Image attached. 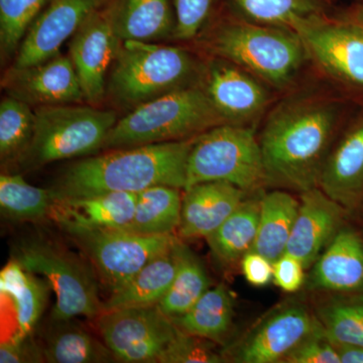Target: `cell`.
Returning a JSON list of instances; mask_svg holds the SVG:
<instances>
[{
  "label": "cell",
  "mask_w": 363,
  "mask_h": 363,
  "mask_svg": "<svg viewBox=\"0 0 363 363\" xmlns=\"http://www.w3.org/2000/svg\"><path fill=\"white\" fill-rule=\"evenodd\" d=\"M338 121V105L328 100L279 107L259 140L267 184L301 193L318 187Z\"/></svg>",
  "instance_id": "6da1fadb"
},
{
  "label": "cell",
  "mask_w": 363,
  "mask_h": 363,
  "mask_svg": "<svg viewBox=\"0 0 363 363\" xmlns=\"http://www.w3.org/2000/svg\"><path fill=\"white\" fill-rule=\"evenodd\" d=\"M195 138L123 147L86 157L64 172L51 189L52 194L57 200L106 192L138 193L159 185L184 190Z\"/></svg>",
  "instance_id": "7a4b0ae2"
},
{
  "label": "cell",
  "mask_w": 363,
  "mask_h": 363,
  "mask_svg": "<svg viewBox=\"0 0 363 363\" xmlns=\"http://www.w3.org/2000/svg\"><path fill=\"white\" fill-rule=\"evenodd\" d=\"M226 124L206 92L180 88L135 107L109 131L102 149L188 140Z\"/></svg>",
  "instance_id": "3957f363"
},
{
  "label": "cell",
  "mask_w": 363,
  "mask_h": 363,
  "mask_svg": "<svg viewBox=\"0 0 363 363\" xmlns=\"http://www.w3.org/2000/svg\"><path fill=\"white\" fill-rule=\"evenodd\" d=\"M13 259L26 271L49 281L56 295L50 319H96L104 312L100 281L85 255L81 257L55 241L33 238L14 245Z\"/></svg>",
  "instance_id": "277c9868"
},
{
  "label": "cell",
  "mask_w": 363,
  "mask_h": 363,
  "mask_svg": "<svg viewBox=\"0 0 363 363\" xmlns=\"http://www.w3.org/2000/svg\"><path fill=\"white\" fill-rule=\"evenodd\" d=\"M221 181L255 193L267 184L259 140L240 124H221L196 136L187 162L185 189Z\"/></svg>",
  "instance_id": "5b68a950"
},
{
  "label": "cell",
  "mask_w": 363,
  "mask_h": 363,
  "mask_svg": "<svg viewBox=\"0 0 363 363\" xmlns=\"http://www.w3.org/2000/svg\"><path fill=\"white\" fill-rule=\"evenodd\" d=\"M35 113L32 143L18 162L26 169L93 154L117 121L113 111L74 104L40 106Z\"/></svg>",
  "instance_id": "8992f818"
},
{
  "label": "cell",
  "mask_w": 363,
  "mask_h": 363,
  "mask_svg": "<svg viewBox=\"0 0 363 363\" xmlns=\"http://www.w3.org/2000/svg\"><path fill=\"white\" fill-rule=\"evenodd\" d=\"M112 66V97L135 108L183 88L194 69L184 50L143 40H123Z\"/></svg>",
  "instance_id": "52a82bcc"
},
{
  "label": "cell",
  "mask_w": 363,
  "mask_h": 363,
  "mask_svg": "<svg viewBox=\"0 0 363 363\" xmlns=\"http://www.w3.org/2000/svg\"><path fill=\"white\" fill-rule=\"evenodd\" d=\"M58 224L89 260L100 283L111 294L128 285L150 260L172 250L179 240L175 234L143 235L125 229Z\"/></svg>",
  "instance_id": "ba28073f"
},
{
  "label": "cell",
  "mask_w": 363,
  "mask_h": 363,
  "mask_svg": "<svg viewBox=\"0 0 363 363\" xmlns=\"http://www.w3.org/2000/svg\"><path fill=\"white\" fill-rule=\"evenodd\" d=\"M211 47L215 54L279 87L292 80L306 51L294 30L247 23L223 26L214 35Z\"/></svg>",
  "instance_id": "9c48e42d"
},
{
  "label": "cell",
  "mask_w": 363,
  "mask_h": 363,
  "mask_svg": "<svg viewBox=\"0 0 363 363\" xmlns=\"http://www.w3.org/2000/svg\"><path fill=\"white\" fill-rule=\"evenodd\" d=\"M96 326L117 362L126 363L159 362L179 332L159 306L104 311L96 318Z\"/></svg>",
  "instance_id": "30bf717a"
},
{
  "label": "cell",
  "mask_w": 363,
  "mask_h": 363,
  "mask_svg": "<svg viewBox=\"0 0 363 363\" xmlns=\"http://www.w3.org/2000/svg\"><path fill=\"white\" fill-rule=\"evenodd\" d=\"M320 326L307 306L298 301L288 302L266 315L238 343L222 352V357L225 362L285 363Z\"/></svg>",
  "instance_id": "8fae6325"
},
{
  "label": "cell",
  "mask_w": 363,
  "mask_h": 363,
  "mask_svg": "<svg viewBox=\"0 0 363 363\" xmlns=\"http://www.w3.org/2000/svg\"><path fill=\"white\" fill-rule=\"evenodd\" d=\"M291 28L306 51L336 77L363 86V32L351 26L327 23L317 14L301 18Z\"/></svg>",
  "instance_id": "7c38bea8"
},
{
  "label": "cell",
  "mask_w": 363,
  "mask_h": 363,
  "mask_svg": "<svg viewBox=\"0 0 363 363\" xmlns=\"http://www.w3.org/2000/svg\"><path fill=\"white\" fill-rule=\"evenodd\" d=\"M121 42L109 11L101 9L91 14L72 38L69 57L86 101L97 104L104 97L107 72L116 61Z\"/></svg>",
  "instance_id": "4fadbf2b"
},
{
  "label": "cell",
  "mask_w": 363,
  "mask_h": 363,
  "mask_svg": "<svg viewBox=\"0 0 363 363\" xmlns=\"http://www.w3.org/2000/svg\"><path fill=\"white\" fill-rule=\"evenodd\" d=\"M105 0H51L30 26L16 52L13 69L43 63L59 55L60 48Z\"/></svg>",
  "instance_id": "5bb4252c"
},
{
  "label": "cell",
  "mask_w": 363,
  "mask_h": 363,
  "mask_svg": "<svg viewBox=\"0 0 363 363\" xmlns=\"http://www.w3.org/2000/svg\"><path fill=\"white\" fill-rule=\"evenodd\" d=\"M4 83L9 96L28 105L75 104L84 99L73 62L63 55L26 68H11Z\"/></svg>",
  "instance_id": "9a60e30c"
},
{
  "label": "cell",
  "mask_w": 363,
  "mask_h": 363,
  "mask_svg": "<svg viewBox=\"0 0 363 363\" xmlns=\"http://www.w3.org/2000/svg\"><path fill=\"white\" fill-rule=\"evenodd\" d=\"M345 207L321 188L301 193L300 207L286 252L309 269L343 226Z\"/></svg>",
  "instance_id": "2e32d148"
},
{
  "label": "cell",
  "mask_w": 363,
  "mask_h": 363,
  "mask_svg": "<svg viewBox=\"0 0 363 363\" xmlns=\"http://www.w3.org/2000/svg\"><path fill=\"white\" fill-rule=\"evenodd\" d=\"M307 281L311 291L347 294L363 291V238L341 227L313 264Z\"/></svg>",
  "instance_id": "e0dca14e"
},
{
  "label": "cell",
  "mask_w": 363,
  "mask_h": 363,
  "mask_svg": "<svg viewBox=\"0 0 363 363\" xmlns=\"http://www.w3.org/2000/svg\"><path fill=\"white\" fill-rule=\"evenodd\" d=\"M184 191L181 222L177 230L180 240L206 238L248 195L233 184L221 181L196 184Z\"/></svg>",
  "instance_id": "ac0fdd59"
},
{
  "label": "cell",
  "mask_w": 363,
  "mask_h": 363,
  "mask_svg": "<svg viewBox=\"0 0 363 363\" xmlns=\"http://www.w3.org/2000/svg\"><path fill=\"white\" fill-rule=\"evenodd\" d=\"M206 92L226 123L240 124L259 114L267 102L262 86L236 67L215 63L208 73Z\"/></svg>",
  "instance_id": "d6986e66"
},
{
  "label": "cell",
  "mask_w": 363,
  "mask_h": 363,
  "mask_svg": "<svg viewBox=\"0 0 363 363\" xmlns=\"http://www.w3.org/2000/svg\"><path fill=\"white\" fill-rule=\"evenodd\" d=\"M318 187L343 207H352L363 197V118L331 149Z\"/></svg>",
  "instance_id": "ffe728a7"
},
{
  "label": "cell",
  "mask_w": 363,
  "mask_h": 363,
  "mask_svg": "<svg viewBox=\"0 0 363 363\" xmlns=\"http://www.w3.org/2000/svg\"><path fill=\"white\" fill-rule=\"evenodd\" d=\"M136 196L106 192L57 199L52 219L88 228L126 229L135 215Z\"/></svg>",
  "instance_id": "44dd1931"
},
{
  "label": "cell",
  "mask_w": 363,
  "mask_h": 363,
  "mask_svg": "<svg viewBox=\"0 0 363 363\" xmlns=\"http://www.w3.org/2000/svg\"><path fill=\"white\" fill-rule=\"evenodd\" d=\"M49 281L35 272L26 271L11 259L0 272L1 298L13 304L16 331L9 339H20L30 335L45 311L50 294Z\"/></svg>",
  "instance_id": "7402d4cb"
},
{
  "label": "cell",
  "mask_w": 363,
  "mask_h": 363,
  "mask_svg": "<svg viewBox=\"0 0 363 363\" xmlns=\"http://www.w3.org/2000/svg\"><path fill=\"white\" fill-rule=\"evenodd\" d=\"M69 320H51L40 344L45 362L104 363L116 362L104 341H99L83 325Z\"/></svg>",
  "instance_id": "603a6c76"
},
{
  "label": "cell",
  "mask_w": 363,
  "mask_h": 363,
  "mask_svg": "<svg viewBox=\"0 0 363 363\" xmlns=\"http://www.w3.org/2000/svg\"><path fill=\"white\" fill-rule=\"evenodd\" d=\"M108 11L123 42L156 40L168 35L172 30L169 0H116Z\"/></svg>",
  "instance_id": "cb8c5ba5"
},
{
  "label": "cell",
  "mask_w": 363,
  "mask_h": 363,
  "mask_svg": "<svg viewBox=\"0 0 363 363\" xmlns=\"http://www.w3.org/2000/svg\"><path fill=\"white\" fill-rule=\"evenodd\" d=\"M300 200L286 191L276 190L262 195L257 235L253 252L272 264L286 252L297 217Z\"/></svg>",
  "instance_id": "d4e9b609"
},
{
  "label": "cell",
  "mask_w": 363,
  "mask_h": 363,
  "mask_svg": "<svg viewBox=\"0 0 363 363\" xmlns=\"http://www.w3.org/2000/svg\"><path fill=\"white\" fill-rule=\"evenodd\" d=\"M176 269L173 247L169 252L150 260L128 285L111 294V298L104 303V312L123 308L159 305L171 288Z\"/></svg>",
  "instance_id": "484cf974"
},
{
  "label": "cell",
  "mask_w": 363,
  "mask_h": 363,
  "mask_svg": "<svg viewBox=\"0 0 363 363\" xmlns=\"http://www.w3.org/2000/svg\"><path fill=\"white\" fill-rule=\"evenodd\" d=\"M260 202L262 195L245 198L226 220L205 238L221 264H235L252 250L259 229Z\"/></svg>",
  "instance_id": "4316f807"
},
{
  "label": "cell",
  "mask_w": 363,
  "mask_h": 363,
  "mask_svg": "<svg viewBox=\"0 0 363 363\" xmlns=\"http://www.w3.org/2000/svg\"><path fill=\"white\" fill-rule=\"evenodd\" d=\"M171 319L185 333L222 344L233 329V297L221 284L209 289L187 312Z\"/></svg>",
  "instance_id": "83f0119b"
},
{
  "label": "cell",
  "mask_w": 363,
  "mask_h": 363,
  "mask_svg": "<svg viewBox=\"0 0 363 363\" xmlns=\"http://www.w3.org/2000/svg\"><path fill=\"white\" fill-rule=\"evenodd\" d=\"M182 189L154 186L136 196L135 215L125 230L143 235L175 234L181 222Z\"/></svg>",
  "instance_id": "f1b7e54d"
},
{
  "label": "cell",
  "mask_w": 363,
  "mask_h": 363,
  "mask_svg": "<svg viewBox=\"0 0 363 363\" xmlns=\"http://www.w3.org/2000/svg\"><path fill=\"white\" fill-rule=\"evenodd\" d=\"M177 269L171 288L159 308L169 318L180 316L196 304L211 286L201 259L179 238L174 245Z\"/></svg>",
  "instance_id": "f546056e"
},
{
  "label": "cell",
  "mask_w": 363,
  "mask_h": 363,
  "mask_svg": "<svg viewBox=\"0 0 363 363\" xmlns=\"http://www.w3.org/2000/svg\"><path fill=\"white\" fill-rule=\"evenodd\" d=\"M315 315L335 345L363 346V291L332 294L318 301Z\"/></svg>",
  "instance_id": "4dcf8cb0"
},
{
  "label": "cell",
  "mask_w": 363,
  "mask_h": 363,
  "mask_svg": "<svg viewBox=\"0 0 363 363\" xmlns=\"http://www.w3.org/2000/svg\"><path fill=\"white\" fill-rule=\"evenodd\" d=\"M55 199L51 189L35 187L21 175L0 176V209L11 220L39 221L52 218Z\"/></svg>",
  "instance_id": "1f68e13d"
},
{
  "label": "cell",
  "mask_w": 363,
  "mask_h": 363,
  "mask_svg": "<svg viewBox=\"0 0 363 363\" xmlns=\"http://www.w3.org/2000/svg\"><path fill=\"white\" fill-rule=\"evenodd\" d=\"M35 113L30 105L13 97L0 104V157L2 162H20L35 133Z\"/></svg>",
  "instance_id": "d6a6232c"
},
{
  "label": "cell",
  "mask_w": 363,
  "mask_h": 363,
  "mask_svg": "<svg viewBox=\"0 0 363 363\" xmlns=\"http://www.w3.org/2000/svg\"><path fill=\"white\" fill-rule=\"evenodd\" d=\"M51 0H0L2 58L18 52L30 26Z\"/></svg>",
  "instance_id": "836d02e7"
},
{
  "label": "cell",
  "mask_w": 363,
  "mask_h": 363,
  "mask_svg": "<svg viewBox=\"0 0 363 363\" xmlns=\"http://www.w3.org/2000/svg\"><path fill=\"white\" fill-rule=\"evenodd\" d=\"M245 16L259 23L292 26L301 18L316 14L317 0H234Z\"/></svg>",
  "instance_id": "e575fe53"
},
{
  "label": "cell",
  "mask_w": 363,
  "mask_h": 363,
  "mask_svg": "<svg viewBox=\"0 0 363 363\" xmlns=\"http://www.w3.org/2000/svg\"><path fill=\"white\" fill-rule=\"evenodd\" d=\"M214 342L190 335L179 329L178 334L159 358V363H220L225 362L222 353L217 352Z\"/></svg>",
  "instance_id": "d590c367"
},
{
  "label": "cell",
  "mask_w": 363,
  "mask_h": 363,
  "mask_svg": "<svg viewBox=\"0 0 363 363\" xmlns=\"http://www.w3.org/2000/svg\"><path fill=\"white\" fill-rule=\"evenodd\" d=\"M285 363H340V358L335 344L320 326L286 357Z\"/></svg>",
  "instance_id": "8d00e7d4"
},
{
  "label": "cell",
  "mask_w": 363,
  "mask_h": 363,
  "mask_svg": "<svg viewBox=\"0 0 363 363\" xmlns=\"http://www.w3.org/2000/svg\"><path fill=\"white\" fill-rule=\"evenodd\" d=\"M211 0H175L176 28L178 39L195 37L209 13Z\"/></svg>",
  "instance_id": "74e56055"
},
{
  "label": "cell",
  "mask_w": 363,
  "mask_h": 363,
  "mask_svg": "<svg viewBox=\"0 0 363 363\" xmlns=\"http://www.w3.org/2000/svg\"><path fill=\"white\" fill-rule=\"evenodd\" d=\"M305 267L300 259L285 252L274 262V279L277 286L286 293H296L304 286Z\"/></svg>",
  "instance_id": "f35d334b"
},
{
  "label": "cell",
  "mask_w": 363,
  "mask_h": 363,
  "mask_svg": "<svg viewBox=\"0 0 363 363\" xmlns=\"http://www.w3.org/2000/svg\"><path fill=\"white\" fill-rule=\"evenodd\" d=\"M1 363L45 362L42 347L33 340V335L20 339H6L0 345Z\"/></svg>",
  "instance_id": "ab89813d"
},
{
  "label": "cell",
  "mask_w": 363,
  "mask_h": 363,
  "mask_svg": "<svg viewBox=\"0 0 363 363\" xmlns=\"http://www.w3.org/2000/svg\"><path fill=\"white\" fill-rule=\"evenodd\" d=\"M240 262L245 278L252 286H264L274 279V264L259 252L250 250Z\"/></svg>",
  "instance_id": "60d3db41"
},
{
  "label": "cell",
  "mask_w": 363,
  "mask_h": 363,
  "mask_svg": "<svg viewBox=\"0 0 363 363\" xmlns=\"http://www.w3.org/2000/svg\"><path fill=\"white\" fill-rule=\"evenodd\" d=\"M335 346L340 363H363V346L348 344Z\"/></svg>",
  "instance_id": "b9f144b4"
},
{
  "label": "cell",
  "mask_w": 363,
  "mask_h": 363,
  "mask_svg": "<svg viewBox=\"0 0 363 363\" xmlns=\"http://www.w3.org/2000/svg\"><path fill=\"white\" fill-rule=\"evenodd\" d=\"M359 21H362V23L363 25V9H362V13H360Z\"/></svg>",
  "instance_id": "7bdbcfd3"
}]
</instances>
